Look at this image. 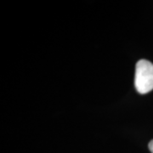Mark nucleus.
I'll list each match as a JSON object with an SVG mask.
<instances>
[{"instance_id":"1","label":"nucleus","mask_w":153,"mask_h":153,"mask_svg":"<svg viewBox=\"0 0 153 153\" xmlns=\"http://www.w3.org/2000/svg\"><path fill=\"white\" fill-rule=\"evenodd\" d=\"M134 85L138 93L145 94L153 89V64L146 60L137 62Z\"/></svg>"},{"instance_id":"2","label":"nucleus","mask_w":153,"mask_h":153,"mask_svg":"<svg viewBox=\"0 0 153 153\" xmlns=\"http://www.w3.org/2000/svg\"><path fill=\"white\" fill-rule=\"evenodd\" d=\"M149 149H150L151 152L153 153V140L151 141V142L149 143Z\"/></svg>"}]
</instances>
